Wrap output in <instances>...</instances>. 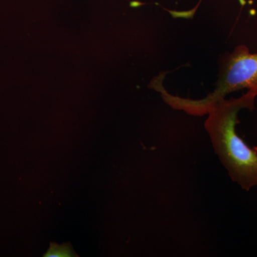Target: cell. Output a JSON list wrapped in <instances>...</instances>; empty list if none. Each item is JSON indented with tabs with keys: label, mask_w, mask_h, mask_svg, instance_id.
<instances>
[{
	"label": "cell",
	"mask_w": 257,
	"mask_h": 257,
	"mask_svg": "<svg viewBox=\"0 0 257 257\" xmlns=\"http://www.w3.org/2000/svg\"><path fill=\"white\" fill-rule=\"evenodd\" d=\"M254 92L248 91L236 99L218 101L208 111L204 123L213 148L233 182L243 190L257 186V147L251 148L236 132L241 109H254Z\"/></svg>",
	"instance_id": "6da1fadb"
},
{
	"label": "cell",
	"mask_w": 257,
	"mask_h": 257,
	"mask_svg": "<svg viewBox=\"0 0 257 257\" xmlns=\"http://www.w3.org/2000/svg\"><path fill=\"white\" fill-rule=\"evenodd\" d=\"M219 84L226 93L247 89L257 94V53L244 45L236 47L221 61Z\"/></svg>",
	"instance_id": "7a4b0ae2"
},
{
	"label": "cell",
	"mask_w": 257,
	"mask_h": 257,
	"mask_svg": "<svg viewBox=\"0 0 257 257\" xmlns=\"http://www.w3.org/2000/svg\"><path fill=\"white\" fill-rule=\"evenodd\" d=\"M78 256L72 245L69 243L57 244L55 242L50 243V248L44 254V257H73Z\"/></svg>",
	"instance_id": "3957f363"
}]
</instances>
